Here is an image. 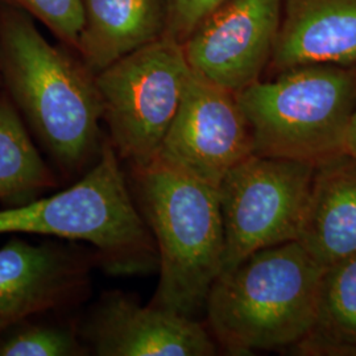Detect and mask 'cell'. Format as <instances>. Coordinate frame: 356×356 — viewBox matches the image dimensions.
<instances>
[{"label": "cell", "mask_w": 356, "mask_h": 356, "mask_svg": "<svg viewBox=\"0 0 356 356\" xmlns=\"http://www.w3.org/2000/svg\"><path fill=\"white\" fill-rule=\"evenodd\" d=\"M323 272L298 241L248 254L220 273L207 296L216 343L229 355L293 350L314 326Z\"/></svg>", "instance_id": "cell-2"}, {"label": "cell", "mask_w": 356, "mask_h": 356, "mask_svg": "<svg viewBox=\"0 0 356 356\" xmlns=\"http://www.w3.org/2000/svg\"><path fill=\"white\" fill-rule=\"evenodd\" d=\"M191 73L182 44L164 33L95 74L107 138L122 163L156 159Z\"/></svg>", "instance_id": "cell-6"}, {"label": "cell", "mask_w": 356, "mask_h": 356, "mask_svg": "<svg viewBox=\"0 0 356 356\" xmlns=\"http://www.w3.org/2000/svg\"><path fill=\"white\" fill-rule=\"evenodd\" d=\"M0 81L64 184L82 177L106 139L95 73L51 45L13 4L0 8Z\"/></svg>", "instance_id": "cell-1"}, {"label": "cell", "mask_w": 356, "mask_h": 356, "mask_svg": "<svg viewBox=\"0 0 356 356\" xmlns=\"http://www.w3.org/2000/svg\"><path fill=\"white\" fill-rule=\"evenodd\" d=\"M78 310H51L26 317L0 332V356H89L79 332Z\"/></svg>", "instance_id": "cell-17"}, {"label": "cell", "mask_w": 356, "mask_h": 356, "mask_svg": "<svg viewBox=\"0 0 356 356\" xmlns=\"http://www.w3.org/2000/svg\"><path fill=\"white\" fill-rule=\"evenodd\" d=\"M356 64V0H282L269 66Z\"/></svg>", "instance_id": "cell-12"}, {"label": "cell", "mask_w": 356, "mask_h": 356, "mask_svg": "<svg viewBox=\"0 0 356 356\" xmlns=\"http://www.w3.org/2000/svg\"><path fill=\"white\" fill-rule=\"evenodd\" d=\"M254 153L319 165L346 152L356 110L355 65H305L235 94Z\"/></svg>", "instance_id": "cell-5"}, {"label": "cell", "mask_w": 356, "mask_h": 356, "mask_svg": "<svg viewBox=\"0 0 356 356\" xmlns=\"http://www.w3.org/2000/svg\"><path fill=\"white\" fill-rule=\"evenodd\" d=\"M64 185L40 152L26 122L6 91H0V204H29Z\"/></svg>", "instance_id": "cell-15"}, {"label": "cell", "mask_w": 356, "mask_h": 356, "mask_svg": "<svg viewBox=\"0 0 356 356\" xmlns=\"http://www.w3.org/2000/svg\"><path fill=\"white\" fill-rule=\"evenodd\" d=\"M166 22V0H83L76 51L97 74L161 38Z\"/></svg>", "instance_id": "cell-14"}, {"label": "cell", "mask_w": 356, "mask_h": 356, "mask_svg": "<svg viewBox=\"0 0 356 356\" xmlns=\"http://www.w3.org/2000/svg\"><path fill=\"white\" fill-rule=\"evenodd\" d=\"M0 83H1V81H0Z\"/></svg>", "instance_id": "cell-21"}, {"label": "cell", "mask_w": 356, "mask_h": 356, "mask_svg": "<svg viewBox=\"0 0 356 356\" xmlns=\"http://www.w3.org/2000/svg\"><path fill=\"white\" fill-rule=\"evenodd\" d=\"M35 16L69 47L76 48L83 23V0H10Z\"/></svg>", "instance_id": "cell-18"}, {"label": "cell", "mask_w": 356, "mask_h": 356, "mask_svg": "<svg viewBox=\"0 0 356 356\" xmlns=\"http://www.w3.org/2000/svg\"><path fill=\"white\" fill-rule=\"evenodd\" d=\"M282 0H225L182 44L191 70L236 94L260 79L279 35Z\"/></svg>", "instance_id": "cell-10"}, {"label": "cell", "mask_w": 356, "mask_h": 356, "mask_svg": "<svg viewBox=\"0 0 356 356\" xmlns=\"http://www.w3.org/2000/svg\"><path fill=\"white\" fill-rule=\"evenodd\" d=\"M301 243L322 267L356 254V157L343 153L316 166Z\"/></svg>", "instance_id": "cell-13"}, {"label": "cell", "mask_w": 356, "mask_h": 356, "mask_svg": "<svg viewBox=\"0 0 356 356\" xmlns=\"http://www.w3.org/2000/svg\"><path fill=\"white\" fill-rule=\"evenodd\" d=\"M251 154V129L235 94L191 70L154 160L218 188L229 170Z\"/></svg>", "instance_id": "cell-8"}, {"label": "cell", "mask_w": 356, "mask_h": 356, "mask_svg": "<svg viewBox=\"0 0 356 356\" xmlns=\"http://www.w3.org/2000/svg\"><path fill=\"white\" fill-rule=\"evenodd\" d=\"M44 235L94 247L113 276L159 270L152 232L141 216L122 160L106 136L97 163L67 188L0 210V235Z\"/></svg>", "instance_id": "cell-3"}, {"label": "cell", "mask_w": 356, "mask_h": 356, "mask_svg": "<svg viewBox=\"0 0 356 356\" xmlns=\"http://www.w3.org/2000/svg\"><path fill=\"white\" fill-rule=\"evenodd\" d=\"M346 152L353 154L356 157V110L350 127H348V132H347V140H346Z\"/></svg>", "instance_id": "cell-20"}, {"label": "cell", "mask_w": 356, "mask_h": 356, "mask_svg": "<svg viewBox=\"0 0 356 356\" xmlns=\"http://www.w3.org/2000/svg\"><path fill=\"white\" fill-rule=\"evenodd\" d=\"M79 332L95 356H211L218 344L194 317L143 306L120 291L103 292L79 314Z\"/></svg>", "instance_id": "cell-11"}, {"label": "cell", "mask_w": 356, "mask_h": 356, "mask_svg": "<svg viewBox=\"0 0 356 356\" xmlns=\"http://www.w3.org/2000/svg\"><path fill=\"white\" fill-rule=\"evenodd\" d=\"M128 184L152 232L160 279L151 304L194 317L223 269L218 188L159 161L129 166Z\"/></svg>", "instance_id": "cell-4"}, {"label": "cell", "mask_w": 356, "mask_h": 356, "mask_svg": "<svg viewBox=\"0 0 356 356\" xmlns=\"http://www.w3.org/2000/svg\"><path fill=\"white\" fill-rule=\"evenodd\" d=\"M316 165L251 154L218 186L225 231L222 273L248 254L297 241Z\"/></svg>", "instance_id": "cell-7"}, {"label": "cell", "mask_w": 356, "mask_h": 356, "mask_svg": "<svg viewBox=\"0 0 356 356\" xmlns=\"http://www.w3.org/2000/svg\"><path fill=\"white\" fill-rule=\"evenodd\" d=\"M293 350L302 355H356V254L325 268L314 326Z\"/></svg>", "instance_id": "cell-16"}, {"label": "cell", "mask_w": 356, "mask_h": 356, "mask_svg": "<svg viewBox=\"0 0 356 356\" xmlns=\"http://www.w3.org/2000/svg\"><path fill=\"white\" fill-rule=\"evenodd\" d=\"M101 256L89 244L33 243L13 236L0 248V332L51 310H78L91 293Z\"/></svg>", "instance_id": "cell-9"}, {"label": "cell", "mask_w": 356, "mask_h": 356, "mask_svg": "<svg viewBox=\"0 0 356 356\" xmlns=\"http://www.w3.org/2000/svg\"><path fill=\"white\" fill-rule=\"evenodd\" d=\"M223 1L225 0H166V35L184 44L204 17Z\"/></svg>", "instance_id": "cell-19"}]
</instances>
